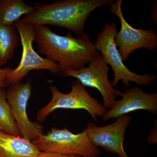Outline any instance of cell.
Here are the masks:
<instances>
[{
  "label": "cell",
  "mask_w": 157,
  "mask_h": 157,
  "mask_svg": "<svg viewBox=\"0 0 157 157\" xmlns=\"http://www.w3.org/2000/svg\"><path fill=\"white\" fill-rule=\"evenodd\" d=\"M52 94L51 100L45 107L39 109L36 117L39 121H43L52 112L58 109H83L90 115L94 121L98 117H103L107 111L98 100L90 95L78 80L72 83L70 92L64 94L56 86H49Z\"/></svg>",
  "instance_id": "5"
},
{
  "label": "cell",
  "mask_w": 157,
  "mask_h": 157,
  "mask_svg": "<svg viewBox=\"0 0 157 157\" xmlns=\"http://www.w3.org/2000/svg\"><path fill=\"white\" fill-rule=\"evenodd\" d=\"M113 0H63L51 4L36 3L35 10L22 22L36 27L52 25L69 30L81 36L90 14L99 7L109 5Z\"/></svg>",
  "instance_id": "2"
},
{
  "label": "cell",
  "mask_w": 157,
  "mask_h": 157,
  "mask_svg": "<svg viewBox=\"0 0 157 157\" xmlns=\"http://www.w3.org/2000/svg\"><path fill=\"white\" fill-rule=\"evenodd\" d=\"M34 6L28 5L23 0H0V24L11 25L24 15L34 12Z\"/></svg>",
  "instance_id": "13"
},
{
  "label": "cell",
  "mask_w": 157,
  "mask_h": 157,
  "mask_svg": "<svg viewBox=\"0 0 157 157\" xmlns=\"http://www.w3.org/2000/svg\"><path fill=\"white\" fill-rule=\"evenodd\" d=\"M34 41L37 43L39 53L57 64L63 73L84 68L99 55L94 44L85 33L75 38L70 33L60 36L46 26H37Z\"/></svg>",
  "instance_id": "1"
},
{
  "label": "cell",
  "mask_w": 157,
  "mask_h": 157,
  "mask_svg": "<svg viewBox=\"0 0 157 157\" xmlns=\"http://www.w3.org/2000/svg\"><path fill=\"white\" fill-rule=\"evenodd\" d=\"M19 35L14 25L0 24V67L6 65L12 58L19 46Z\"/></svg>",
  "instance_id": "14"
},
{
  "label": "cell",
  "mask_w": 157,
  "mask_h": 157,
  "mask_svg": "<svg viewBox=\"0 0 157 157\" xmlns=\"http://www.w3.org/2000/svg\"><path fill=\"white\" fill-rule=\"evenodd\" d=\"M32 89L30 80L24 83L15 82L10 85L6 91V98L20 134L32 142L43 135V127L39 123L31 121L27 116V106Z\"/></svg>",
  "instance_id": "9"
},
{
  "label": "cell",
  "mask_w": 157,
  "mask_h": 157,
  "mask_svg": "<svg viewBox=\"0 0 157 157\" xmlns=\"http://www.w3.org/2000/svg\"><path fill=\"white\" fill-rule=\"evenodd\" d=\"M33 144L42 152L75 155L81 157H99L101 151L91 142L87 131L73 134L67 128H53L46 135H42Z\"/></svg>",
  "instance_id": "4"
},
{
  "label": "cell",
  "mask_w": 157,
  "mask_h": 157,
  "mask_svg": "<svg viewBox=\"0 0 157 157\" xmlns=\"http://www.w3.org/2000/svg\"><path fill=\"white\" fill-rule=\"evenodd\" d=\"M40 152L29 140L0 132V157H37Z\"/></svg>",
  "instance_id": "12"
},
{
  "label": "cell",
  "mask_w": 157,
  "mask_h": 157,
  "mask_svg": "<svg viewBox=\"0 0 157 157\" xmlns=\"http://www.w3.org/2000/svg\"><path fill=\"white\" fill-rule=\"evenodd\" d=\"M117 30L114 23L107 24L98 34L94 43L96 49L101 52L105 61L112 68L114 75L111 82L112 86L115 87L120 81H122L125 86H129L131 82L140 86L151 84L156 80V75L137 74L129 70L124 64L115 42Z\"/></svg>",
  "instance_id": "3"
},
{
  "label": "cell",
  "mask_w": 157,
  "mask_h": 157,
  "mask_svg": "<svg viewBox=\"0 0 157 157\" xmlns=\"http://www.w3.org/2000/svg\"><path fill=\"white\" fill-rule=\"evenodd\" d=\"M132 119L130 116H123L117 118L114 122L103 127L90 122L86 130L91 142L96 147H100L119 157H129L125 151L124 141Z\"/></svg>",
  "instance_id": "10"
},
{
  "label": "cell",
  "mask_w": 157,
  "mask_h": 157,
  "mask_svg": "<svg viewBox=\"0 0 157 157\" xmlns=\"http://www.w3.org/2000/svg\"><path fill=\"white\" fill-rule=\"evenodd\" d=\"M154 127L147 138V143L155 144L157 143V127Z\"/></svg>",
  "instance_id": "18"
},
{
  "label": "cell",
  "mask_w": 157,
  "mask_h": 157,
  "mask_svg": "<svg viewBox=\"0 0 157 157\" xmlns=\"http://www.w3.org/2000/svg\"><path fill=\"white\" fill-rule=\"evenodd\" d=\"M12 69L11 68H6L5 69L0 68V88H4L6 87L7 86L6 82V76Z\"/></svg>",
  "instance_id": "17"
},
{
  "label": "cell",
  "mask_w": 157,
  "mask_h": 157,
  "mask_svg": "<svg viewBox=\"0 0 157 157\" xmlns=\"http://www.w3.org/2000/svg\"><path fill=\"white\" fill-rule=\"evenodd\" d=\"M14 25L22 45V56L17 67L12 69L6 76L7 86L20 82L33 70H48L53 74L61 72L57 64L42 57L34 50L33 43L36 27L22 22L21 20L15 22Z\"/></svg>",
  "instance_id": "6"
},
{
  "label": "cell",
  "mask_w": 157,
  "mask_h": 157,
  "mask_svg": "<svg viewBox=\"0 0 157 157\" xmlns=\"http://www.w3.org/2000/svg\"><path fill=\"white\" fill-rule=\"evenodd\" d=\"M121 98L116 101L114 106L103 117L104 121L116 119L130 113L146 110L152 114L157 113V93L148 94L139 87L128 89L121 93Z\"/></svg>",
  "instance_id": "11"
},
{
  "label": "cell",
  "mask_w": 157,
  "mask_h": 157,
  "mask_svg": "<svg viewBox=\"0 0 157 157\" xmlns=\"http://www.w3.org/2000/svg\"><path fill=\"white\" fill-rule=\"evenodd\" d=\"M37 157H81L75 155H65L58 153L40 151Z\"/></svg>",
  "instance_id": "16"
},
{
  "label": "cell",
  "mask_w": 157,
  "mask_h": 157,
  "mask_svg": "<svg viewBox=\"0 0 157 157\" xmlns=\"http://www.w3.org/2000/svg\"><path fill=\"white\" fill-rule=\"evenodd\" d=\"M109 68L103 56L99 55L89 63V66L77 70H69L63 72L65 77L76 78L84 86L98 90L102 95L103 106L110 109L115 104L117 96L122 92L112 86L108 78Z\"/></svg>",
  "instance_id": "8"
},
{
  "label": "cell",
  "mask_w": 157,
  "mask_h": 157,
  "mask_svg": "<svg viewBox=\"0 0 157 157\" xmlns=\"http://www.w3.org/2000/svg\"><path fill=\"white\" fill-rule=\"evenodd\" d=\"M121 0L113 1L109 10L119 18L121 29L115 38L116 45L123 61L128 58L133 52L140 48L155 51L157 48V34L153 29L134 28L127 22L121 10Z\"/></svg>",
  "instance_id": "7"
},
{
  "label": "cell",
  "mask_w": 157,
  "mask_h": 157,
  "mask_svg": "<svg viewBox=\"0 0 157 157\" xmlns=\"http://www.w3.org/2000/svg\"><path fill=\"white\" fill-rule=\"evenodd\" d=\"M0 132L21 137L11 113L4 88H0Z\"/></svg>",
  "instance_id": "15"
}]
</instances>
